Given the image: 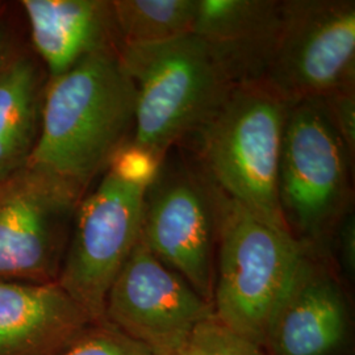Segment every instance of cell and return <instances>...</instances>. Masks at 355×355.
<instances>
[{
	"instance_id": "cell-11",
	"label": "cell",
	"mask_w": 355,
	"mask_h": 355,
	"mask_svg": "<svg viewBox=\"0 0 355 355\" xmlns=\"http://www.w3.org/2000/svg\"><path fill=\"white\" fill-rule=\"evenodd\" d=\"M349 311L336 275L305 249L266 331L271 355H336L347 337Z\"/></svg>"
},
{
	"instance_id": "cell-4",
	"label": "cell",
	"mask_w": 355,
	"mask_h": 355,
	"mask_svg": "<svg viewBox=\"0 0 355 355\" xmlns=\"http://www.w3.org/2000/svg\"><path fill=\"white\" fill-rule=\"evenodd\" d=\"M215 192L214 313L229 329L265 349L270 318L305 248L288 230L259 220L216 186Z\"/></svg>"
},
{
	"instance_id": "cell-19",
	"label": "cell",
	"mask_w": 355,
	"mask_h": 355,
	"mask_svg": "<svg viewBox=\"0 0 355 355\" xmlns=\"http://www.w3.org/2000/svg\"><path fill=\"white\" fill-rule=\"evenodd\" d=\"M330 121L352 158L355 154V86L334 91L321 98Z\"/></svg>"
},
{
	"instance_id": "cell-12",
	"label": "cell",
	"mask_w": 355,
	"mask_h": 355,
	"mask_svg": "<svg viewBox=\"0 0 355 355\" xmlns=\"http://www.w3.org/2000/svg\"><path fill=\"white\" fill-rule=\"evenodd\" d=\"M58 282L0 280V355H61L94 324Z\"/></svg>"
},
{
	"instance_id": "cell-17",
	"label": "cell",
	"mask_w": 355,
	"mask_h": 355,
	"mask_svg": "<svg viewBox=\"0 0 355 355\" xmlns=\"http://www.w3.org/2000/svg\"><path fill=\"white\" fill-rule=\"evenodd\" d=\"M170 355H266L265 349L229 329L215 315L192 331L189 340Z\"/></svg>"
},
{
	"instance_id": "cell-23",
	"label": "cell",
	"mask_w": 355,
	"mask_h": 355,
	"mask_svg": "<svg viewBox=\"0 0 355 355\" xmlns=\"http://www.w3.org/2000/svg\"><path fill=\"white\" fill-rule=\"evenodd\" d=\"M0 7H1V6H0Z\"/></svg>"
},
{
	"instance_id": "cell-13",
	"label": "cell",
	"mask_w": 355,
	"mask_h": 355,
	"mask_svg": "<svg viewBox=\"0 0 355 355\" xmlns=\"http://www.w3.org/2000/svg\"><path fill=\"white\" fill-rule=\"evenodd\" d=\"M21 7L49 79L96 51L123 46L111 0H23Z\"/></svg>"
},
{
	"instance_id": "cell-8",
	"label": "cell",
	"mask_w": 355,
	"mask_h": 355,
	"mask_svg": "<svg viewBox=\"0 0 355 355\" xmlns=\"http://www.w3.org/2000/svg\"><path fill=\"white\" fill-rule=\"evenodd\" d=\"M292 105L355 86L354 0H284L262 78Z\"/></svg>"
},
{
	"instance_id": "cell-9",
	"label": "cell",
	"mask_w": 355,
	"mask_h": 355,
	"mask_svg": "<svg viewBox=\"0 0 355 355\" xmlns=\"http://www.w3.org/2000/svg\"><path fill=\"white\" fill-rule=\"evenodd\" d=\"M146 190L108 166L76 208L57 282L95 322L104 321L110 287L140 239Z\"/></svg>"
},
{
	"instance_id": "cell-2",
	"label": "cell",
	"mask_w": 355,
	"mask_h": 355,
	"mask_svg": "<svg viewBox=\"0 0 355 355\" xmlns=\"http://www.w3.org/2000/svg\"><path fill=\"white\" fill-rule=\"evenodd\" d=\"M120 58L137 94L129 144L161 162L240 85L224 57L192 33L152 45H123Z\"/></svg>"
},
{
	"instance_id": "cell-16",
	"label": "cell",
	"mask_w": 355,
	"mask_h": 355,
	"mask_svg": "<svg viewBox=\"0 0 355 355\" xmlns=\"http://www.w3.org/2000/svg\"><path fill=\"white\" fill-rule=\"evenodd\" d=\"M196 0H112L123 45H152L191 33Z\"/></svg>"
},
{
	"instance_id": "cell-1",
	"label": "cell",
	"mask_w": 355,
	"mask_h": 355,
	"mask_svg": "<svg viewBox=\"0 0 355 355\" xmlns=\"http://www.w3.org/2000/svg\"><path fill=\"white\" fill-rule=\"evenodd\" d=\"M136 86L119 49L96 51L46 82L41 132L29 165L48 168L85 191L130 142Z\"/></svg>"
},
{
	"instance_id": "cell-6",
	"label": "cell",
	"mask_w": 355,
	"mask_h": 355,
	"mask_svg": "<svg viewBox=\"0 0 355 355\" xmlns=\"http://www.w3.org/2000/svg\"><path fill=\"white\" fill-rule=\"evenodd\" d=\"M140 241L214 302L217 208L214 183L200 166L167 153L145 192Z\"/></svg>"
},
{
	"instance_id": "cell-18",
	"label": "cell",
	"mask_w": 355,
	"mask_h": 355,
	"mask_svg": "<svg viewBox=\"0 0 355 355\" xmlns=\"http://www.w3.org/2000/svg\"><path fill=\"white\" fill-rule=\"evenodd\" d=\"M61 355H153L145 346L116 329L110 322L89 325L76 343Z\"/></svg>"
},
{
	"instance_id": "cell-22",
	"label": "cell",
	"mask_w": 355,
	"mask_h": 355,
	"mask_svg": "<svg viewBox=\"0 0 355 355\" xmlns=\"http://www.w3.org/2000/svg\"><path fill=\"white\" fill-rule=\"evenodd\" d=\"M11 33L8 26L3 20H0V69L7 62V60L12 55L11 53Z\"/></svg>"
},
{
	"instance_id": "cell-3",
	"label": "cell",
	"mask_w": 355,
	"mask_h": 355,
	"mask_svg": "<svg viewBox=\"0 0 355 355\" xmlns=\"http://www.w3.org/2000/svg\"><path fill=\"white\" fill-rule=\"evenodd\" d=\"M288 104L263 79L243 82L187 139L193 142V159L218 190L286 230L278 174Z\"/></svg>"
},
{
	"instance_id": "cell-14",
	"label": "cell",
	"mask_w": 355,
	"mask_h": 355,
	"mask_svg": "<svg viewBox=\"0 0 355 355\" xmlns=\"http://www.w3.org/2000/svg\"><path fill=\"white\" fill-rule=\"evenodd\" d=\"M280 19L277 0H196L191 33L211 44L243 83L263 78Z\"/></svg>"
},
{
	"instance_id": "cell-20",
	"label": "cell",
	"mask_w": 355,
	"mask_h": 355,
	"mask_svg": "<svg viewBox=\"0 0 355 355\" xmlns=\"http://www.w3.org/2000/svg\"><path fill=\"white\" fill-rule=\"evenodd\" d=\"M161 164L150 153L128 144L114 155L110 166L128 180L149 187L157 177Z\"/></svg>"
},
{
	"instance_id": "cell-15",
	"label": "cell",
	"mask_w": 355,
	"mask_h": 355,
	"mask_svg": "<svg viewBox=\"0 0 355 355\" xmlns=\"http://www.w3.org/2000/svg\"><path fill=\"white\" fill-rule=\"evenodd\" d=\"M45 86L41 69L28 54H12L0 69V183L31 164Z\"/></svg>"
},
{
	"instance_id": "cell-7",
	"label": "cell",
	"mask_w": 355,
	"mask_h": 355,
	"mask_svg": "<svg viewBox=\"0 0 355 355\" xmlns=\"http://www.w3.org/2000/svg\"><path fill=\"white\" fill-rule=\"evenodd\" d=\"M86 192L36 165L0 183V280L57 282L76 208Z\"/></svg>"
},
{
	"instance_id": "cell-21",
	"label": "cell",
	"mask_w": 355,
	"mask_h": 355,
	"mask_svg": "<svg viewBox=\"0 0 355 355\" xmlns=\"http://www.w3.org/2000/svg\"><path fill=\"white\" fill-rule=\"evenodd\" d=\"M334 236L337 239L341 263L346 274L350 277L354 274L355 268V218L352 211L343 217Z\"/></svg>"
},
{
	"instance_id": "cell-5",
	"label": "cell",
	"mask_w": 355,
	"mask_h": 355,
	"mask_svg": "<svg viewBox=\"0 0 355 355\" xmlns=\"http://www.w3.org/2000/svg\"><path fill=\"white\" fill-rule=\"evenodd\" d=\"M353 158L321 99L288 105L280 150L278 199L292 236L321 253L350 212Z\"/></svg>"
},
{
	"instance_id": "cell-10",
	"label": "cell",
	"mask_w": 355,
	"mask_h": 355,
	"mask_svg": "<svg viewBox=\"0 0 355 355\" xmlns=\"http://www.w3.org/2000/svg\"><path fill=\"white\" fill-rule=\"evenodd\" d=\"M214 315V305L140 239L111 284L104 306V320L153 355L173 354Z\"/></svg>"
}]
</instances>
